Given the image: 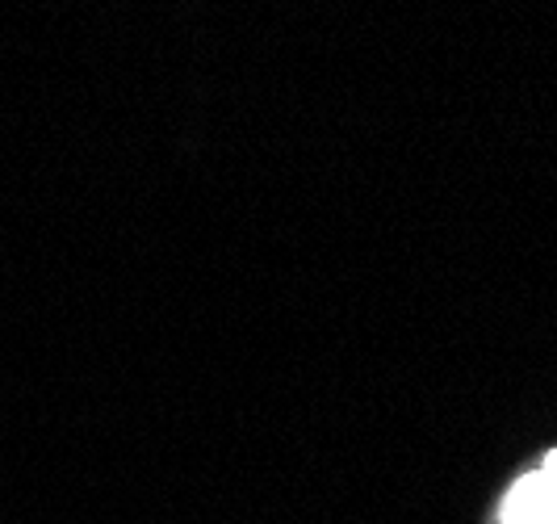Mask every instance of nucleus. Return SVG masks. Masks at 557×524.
<instances>
[{"label": "nucleus", "mask_w": 557, "mask_h": 524, "mask_svg": "<svg viewBox=\"0 0 557 524\" xmlns=\"http://www.w3.org/2000/svg\"><path fill=\"white\" fill-rule=\"evenodd\" d=\"M503 524H557V453L507 491Z\"/></svg>", "instance_id": "obj_1"}]
</instances>
